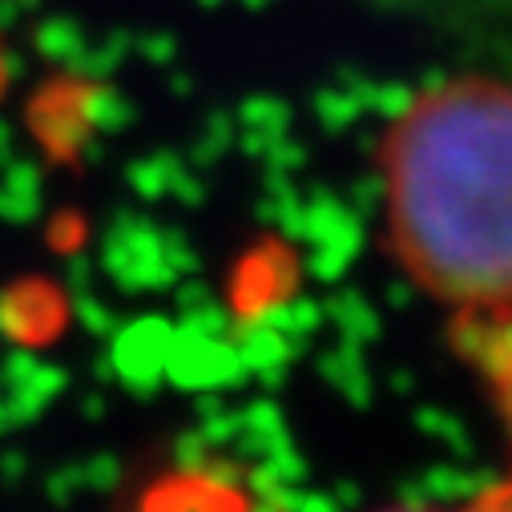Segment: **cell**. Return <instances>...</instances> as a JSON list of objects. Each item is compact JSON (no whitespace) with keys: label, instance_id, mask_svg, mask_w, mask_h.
Returning <instances> with one entry per match:
<instances>
[{"label":"cell","instance_id":"obj_1","mask_svg":"<svg viewBox=\"0 0 512 512\" xmlns=\"http://www.w3.org/2000/svg\"><path fill=\"white\" fill-rule=\"evenodd\" d=\"M383 222L404 275L452 319L512 303V85L420 89L379 150Z\"/></svg>","mask_w":512,"mask_h":512},{"label":"cell","instance_id":"obj_3","mask_svg":"<svg viewBox=\"0 0 512 512\" xmlns=\"http://www.w3.org/2000/svg\"><path fill=\"white\" fill-rule=\"evenodd\" d=\"M383 512H488L480 504V496H468L460 504H396V508H383Z\"/></svg>","mask_w":512,"mask_h":512},{"label":"cell","instance_id":"obj_2","mask_svg":"<svg viewBox=\"0 0 512 512\" xmlns=\"http://www.w3.org/2000/svg\"><path fill=\"white\" fill-rule=\"evenodd\" d=\"M452 339L468 367L480 375L504 436V472L476 496L488 512H512V303L484 315L452 319Z\"/></svg>","mask_w":512,"mask_h":512}]
</instances>
